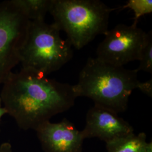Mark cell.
I'll list each match as a JSON object with an SVG mask.
<instances>
[{
  "mask_svg": "<svg viewBox=\"0 0 152 152\" xmlns=\"http://www.w3.org/2000/svg\"><path fill=\"white\" fill-rule=\"evenodd\" d=\"M35 131L45 152H82L81 131L66 119L58 123L47 121Z\"/></svg>",
  "mask_w": 152,
  "mask_h": 152,
  "instance_id": "ba28073f",
  "label": "cell"
},
{
  "mask_svg": "<svg viewBox=\"0 0 152 152\" xmlns=\"http://www.w3.org/2000/svg\"><path fill=\"white\" fill-rule=\"evenodd\" d=\"M1 92L3 106L24 130H36L53 116L74 105L73 85L22 68L8 76Z\"/></svg>",
  "mask_w": 152,
  "mask_h": 152,
  "instance_id": "6da1fadb",
  "label": "cell"
},
{
  "mask_svg": "<svg viewBox=\"0 0 152 152\" xmlns=\"http://www.w3.org/2000/svg\"><path fill=\"white\" fill-rule=\"evenodd\" d=\"M0 152H12L11 144L9 142H4L0 146Z\"/></svg>",
  "mask_w": 152,
  "mask_h": 152,
  "instance_id": "5bb4252c",
  "label": "cell"
},
{
  "mask_svg": "<svg viewBox=\"0 0 152 152\" xmlns=\"http://www.w3.org/2000/svg\"><path fill=\"white\" fill-rule=\"evenodd\" d=\"M107 152H152V143L147 140L146 134L134 133L106 144Z\"/></svg>",
  "mask_w": 152,
  "mask_h": 152,
  "instance_id": "9c48e42d",
  "label": "cell"
},
{
  "mask_svg": "<svg viewBox=\"0 0 152 152\" xmlns=\"http://www.w3.org/2000/svg\"><path fill=\"white\" fill-rule=\"evenodd\" d=\"M30 21L45 20L52 0H12Z\"/></svg>",
  "mask_w": 152,
  "mask_h": 152,
  "instance_id": "30bf717a",
  "label": "cell"
},
{
  "mask_svg": "<svg viewBox=\"0 0 152 152\" xmlns=\"http://www.w3.org/2000/svg\"><path fill=\"white\" fill-rule=\"evenodd\" d=\"M116 9L99 0H52L49 12L72 47L80 50L108 31L110 15Z\"/></svg>",
  "mask_w": 152,
  "mask_h": 152,
  "instance_id": "3957f363",
  "label": "cell"
},
{
  "mask_svg": "<svg viewBox=\"0 0 152 152\" xmlns=\"http://www.w3.org/2000/svg\"><path fill=\"white\" fill-rule=\"evenodd\" d=\"M137 88L146 94L150 98L152 97V79L151 78L145 82H139Z\"/></svg>",
  "mask_w": 152,
  "mask_h": 152,
  "instance_id": "4fadbf2b",
  "label": "cell"
},
{
  "mask_svg": "<svg viewBox=\"0 0 152 152\" xmlns=\"http://www.w3.org/2000/svg\"><path fill=\"white\" fill-rule=\"evenodd\" d=\"M137 24H120L108 29L103 41L98 45L96 58L118 66L139 61L148 34Z\"/></svg>",
  "mask_w": 152,
  "mask_h": 152,
  "instance_id": "8992f818",
  "label": "cell"
},
{
  "mask_svg": "<svg viewBox=\"0 0 152 152\" xmlns=\"http://www.w3.org/2000/svg\"><path fill=\"white\" fill-rule=\"evenodd\" d=\"M30 22L12 0L0 2V85L20 63Z\"/></svg>",
  "mask_w": 152,
  "mask_h": 152,
  "instance_id": "5b68a950",
  "label": "cell"
},
{
  "mask_svg": "<svg viewBox=\"0 0 152 152\" xmlns=\"http://www.w3.org/2000/svg\"><path fill=\"white\" fill-rule=\"evenodd\" d=\"M136 69L107 63L89 58L73 85L76 98H90L95 105L116 113L125 112L129 98L139 81Z\"/></svg>",
  "mask_w": 152,
  "mask_h": 152,
  "instance_id": "7a4b0ae2",
  "label": "cell"
},
{
  "mask_svg": "<svg viewBox=\"0 0 152 152\" xmlns=\"http://www.w3.org/2000/svg\"><path fill=\"white\" fill-rule=\"evenodd\" d=\"M7 114V112L5 108L3 106L2 100H1V98L0 97V121L1 120V118L4 115Z\"/></svg>",
  "mask_w": 152,
  "mask_h": 152,
  "instance_id": "9a60e30c",
  "label": "cell"
},
{
  "mask_svg": "<svg viewBox=\"0 0 152 152\" xmlns=\"http://www.w3.org/2000/svg\"><path fill=\"white\" fill-rule=\"evenodd\" d=\"M128 8L134 13V22L137 23L141 16L152 12V0H130L122 9Z\"/></svg>",
  "mask_w": 152,
  "mask_h": 152,
  "instance_id": "7c38bea8",
  "label": "cell"
},
{
  "mask_svg": "<svg viewBox=\"0 0 152 152\" xmlns=\"http://www.w3.org/2000/svg\"><path fill=\"white\" fill-rule=\"evenodd\" d=\"M147 41L142 49L137 72L144 71L152 74V31L147 33Z\"/></svg>",
  "mask_w": 152,
  "mask_h": 152,
  "instance_id": "8fae6325",
  "label": "cell"
},
{
  "mask_svg": "<svg viewBox=\"0 0 152 152\" xmlns=\"http://www.w3.org/2000/svg\"><path fill=\"white\" fill-rule=\"evenodd\" d=\"M83 139L96 137L105 143L134 133L132 126L118 114L94 105L87 112Z\"/></svg>",
  "mask_w": 152,
  "mask_h": 152,
  "instance_id": "52a82bcc",
  "label": "cell"
},
{
  "mask_svg": "<svg viewBox=\"0 0 152 152\" xmlns=\"http://www.w3.org/2000/svg\"><path fill=\"white\" fill-rule=\"evenodd\" d=\"M60 32L54 23L31 21L20 53L22 68L48 76L69 61L73 57L72 46L67 38L61 37Z\"/></svg>",
  "mask_w": 152,
  "mask_h": 152,
  "instance_id": "277c9868",
  "label": "cell"
}]
</instances>
